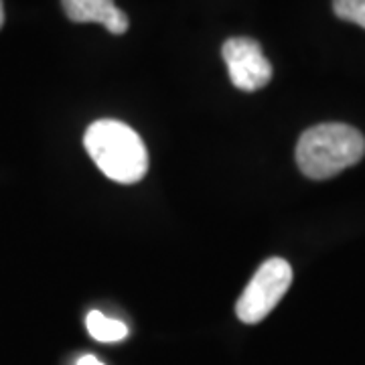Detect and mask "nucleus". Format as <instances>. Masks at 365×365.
<instances>
[{"instance_id":"obj_5","label":"nucleus","mask_w":365,"mask_h":365,"mask_svg":"<svg viewBox=\"0 0 365 365\" xmlns=\"http://www.w3.org/2000/svg\"><path fill=\"white\" fill-rule=\"evenodd\" d=\"M61 4L73 23H100L114 35L128 31V16L114 0H61Z\"/></svg>"},{"instance_id":"obj_1","label":"nucleus","mask_w":365,"mask_h":365,"mask_svg":"<svg viewBox=\"0 0 365 365\" xmlns=\"http://www.w3.org/2000/svg\"><path fill=\"white\" fill-rule=\"evenodd\" d=\"M83 146L108 179L132 185L148 170V153L138 132L118 120H98L86 130Z\"/></svg>"},{"instance_id":"obj_4","label":"nucleus","mask_w":365,"mask_h":365,"mask_svg":"<svg viewBox=\"0 0 365 365\" xmlns=\"http://www.w3.org/2000/svg\"><path fill=\"white\" fill-rule=\"evenodd\" d=\"M222 55L230 79L237 90L258 91L272 79V66L262 51L260 43L250 37H234L223 43Z\"/></svg>"},{"instance_id":"obj_3","label":"nucleus","mask_w":365,"mask_h":365,"mask_svg":"<svg viewBox=\"0 0 365 365\" xmlns=\"http://www.w3.org/2000/svg\"><path fill=\"white\" fill-rule=\"evenodd\" d=\"M292 284V268L282 258H270L262 264L250 280L240 300L235 302V313L242 323L256 325L276 309Z\"/></svg>"},{"instance_id":"obj_6","label":"nucleus","mask_w":365,"mask_h":365,"mask_svg":"<svg viewBox=\"0 0 365 365\" xmlns=\"http://www.w3.org/2000/svg\"><path fill=\"white\" fill-rule=\"evenodd\" d=\"M86 329H88V333L93 339L102 341V343H116V341L126 339V335H128V327L124 325L122 321L108 319L100 311H91L88 314Z\"/></svg>"},{"instance_id":"obj_9","label":"nucleus","mask_w":365,"mask_h":365,"mask_svg":"<svg viewBox=\"0 0 365 365\" xmlns=\"http://www.w3.org/2000/svg\"><path fill=\"white\" fill-rule=\"evenodd\" d=\"M4 25V6H2V0H0V26Z\"/></svg>"},{"instance_id":"obj_2","label":"nucleus","mask_w":365,"mask_h":365,"mask_svg":"<svg viewBox=\"0 0 365 365\" xmlns=\"http://www.w3.org/2000/svg\"><path fill=\"white\" fill-rule=\"evenodd\" d=\"M365 155L361 132L347 124H319L302 132L297 144V165L314 181H325L357 165Z\"/></svg>"},{"instance_id":"obj_7","label":"nucleus","mask_w":365,"mask_h":365,"mask_svg":"<svg viewBox=\"0 0 365 365\" xmlns=\"http://www.w3.org/2000/svg\"><path fill=\"white\" fill-rule=\"evenodd\" d=\"M335 14L365 29V0H333Z\"/></svg>"},{"instance_id":"obj_8","label":"nucleus","mask_w":365,"mask_h":365,"mask_svg":"<svg viewBox=\"0 0 365 365\" xmlns=\"http://www.w3.org/2000/svg\"><path fill=\"white\" fill-rule=\"evenodd\" d=\"M76 365H104V364H102L98 357H93V355H81Z\"/></svg>"}]
</instances>
